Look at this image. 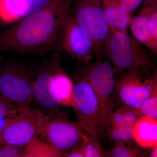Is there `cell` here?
Returning a JSON list of instances; mask_svg holds the SVG:
<instances>
[{
    "instance_id": "obj_1",
    "label": "cell",
    "mask_w": 157,
    "mask_h": 157,
    "mask_svg": "<svg viewBox=\"0 0 157 157\" xmlns=\"http://www.w3.org/2000/svg\"><path fill=\"white\" fill-rule=\"evenodd\" d=\"M73 0H50L0 34V52L43 56L60 46Z\"/></svg>"
},
{
    "instance_id": "obj_2",
    "label": "cell",
    "mask_w": 157,
    "mask_h": 157,
    "mask_svg": "<svg viewBox=\"0 0 157 157\" xmlns=\"http://www.w3.org/2000/svg\"><path fill=\"white\" fill-rule=\"evenodd\" d=\"M105 53L116 70L148 77L157 73L155 67L146 52L128 33L110 31Z\"/></svg>"
},
{
    "instance_id": "obj_3",
    "label": "cell",
    "mask_w": 157,
    "mask_h": 157,
    "mask_svg": "<svg viewBox=\"0 0 157 157\" xmlns=\"http://www.w3.org/2000/svg\"><path fill=\"white\" fill-rule=\"evenodd\" d=\"M104 56L93 63L83 64L77 73L89 83L98 98L101 109L102 136H106L113 112L119 107L115 88V71L112 63Z\"/></svg>"
},
{
    "instance_id": "obj_4",
    "label": "cell",
    "mask_w": 157,
    "mask_h": 157,
    "mask_svg": "<svg viewBox=\"0 0 157 157\" xmlns=\"http://www.w3.org/2000/svg\"><path fill=\"white\" fill-rule=\"evenodd\" d=\"M73 106L77 123L86 133L101 139L102 136L101 107L89 83L77 73L72 79Z\"/></svg>"
},
{
    "instance_id": "obj_5",
    "label": "cell",
    "mask_w": 157,
    "mask_h": 157,
    "mask_svg": "<svg viewBox=\"0 0 157 157\" xmlns=\"http://www.w3.org/2000/svg\"><path fill=\"white\" fill-rule=\"evenodd\" d=\"M71 12L91 38L94 56H105V45L110 29L104 15L102 0H76Z\"/></svg>"
},
{
    "instance_id": "obj_6",
    "label": "cell",
    "mask_w": 157,
    "mask_h": 157,
    "mask_svg": "<svg viewBox=\"0 0 157 157\" xmlns=\"http://www.w3.org/2000/svg\"><path fill=\"white\" fill-rule=\"evenodd\" d=\"M35 73L23 63L9 62L0 71V94L18 106H30L33 101Z\"/></svg>"
},
{
    "instance_id": "obj_7",
    "label": "cell",
    "mask_w": 157,
    "mask_h": 157,
    "mask_svg": "<svg viewBox=\"0 0 157 157\" xmlns=\"http://www.w3.org/2000/svg\"><path fill=\"white\" fill-rule=\"evenodd\" d=\"M45 116L37 108L23 107L8 121L1 136V142L25 147L42 132Z\"/></svg>"
},
{
    "instance_id": "obj_8",
    "label": "cell",
    "mask_w": 157,
    "mask_h": 157,
    "mask_svg": "<svg viewBox=\"0 0 157 157\" xmlns=\"http://www.w3.org/2000/svg\"><path fill=\"white\" fill-rule=\"evenodd\" d=\"M114 71L116 95L119 107L127 106L137 110L157 91V73L148 77L125 71Z\"/></svg>"
},
{
    "instance_id": "obj_9",
    "label": "cell",
    "mask_w": 157,
    "mask_h": 157,
    "mask_svg": "<svg viewBox=\"0 0 157 157\" xmlns=\"http://www.w3.org/2000/svg\"><path fill=\"white\" fill-rule=\"evenodd\" d=\"M45 116L39 138L60 151L66 153L88 136L77 122L70 120L60 111Z\"/></svg>"
},
{
    "instance_id": "obj_10",
    "label": "cell",
    "mask_w": 157,
    "mask_h": 157,
    "mask_svg": "<svg viewBox=\"0 0 157 157\" xmlns=\"http://www.w3.org/2000/svg\"><path fill=\"white\" fill-rule=\"evenodd\" d=\"M60 47L82 64L94 59V44L91 38L70 12L63 29Z\"/></svg>"
},
{
    "instance_id": "obj_11",
    "label": "cell",
    "mask_w": 157,
    "mask_h": 157,
    "mask_svg": "<svg viewBox=\"0 0 157 157\" xmlns=\"http://www.w3.org/2000/svg\"><path fill=\"white\" fill-rule=\"evenodd\" d=\"M53 57L50 61L37 70L36 79L33 84V101L37 109L44 115L61 111L62 106L54 98L51 91L52 77L55 70L60 63V55L56 51Z\"/></svg>"
},
{
    "instance_id": "obj_12",
    "label": "cell",
    "mask_w": 157,
    "mask_h": 157,
    "mask_svg": "<svg viewBox=\"0 0 157 157\" xmlns=\"http://www.w3.org/2000/svg\"><path fill=\"white\" fill-rule=\"evenodd\" d=\"M129 27L135 39L154 53H157V39L151 30L147 7L144 8L139 14L131 17Z\"/></svg>"
},
{
    "instance_id": "obj_13",
    "label": "cell",
    "mask_w": 157,
    "mask_h": 157,
    "mask_svg": "<svg viewBox=\"0 0 157 157\" xmlns=\"http://www.w3.org/2000/svg\"><path fill=\"white\" fill-rule=\"evenodd\" d=\"M51 91L55 100L61 106L73 107V80L65 73L60 63L58 65L52 77Z\"/></svg>"
},
{
    "instance_id": "obj_14",
    "label": "cell",
    "mask_w": 157,
    "mask_h": 157,
    "mask_svg": "<svg viewBox=\"0 0 157 157\" xmlns=\"http://www.w3.org/2000/svg\"><path fill=\"white\" fill-rule=\"evenodd\" d=\"M133 140L139 147L152 149L157 145V120L142 116L133 126Z\"/></svg>"
},
{
    "instance_id": "obj_15",
    "label": "cell",
    "mask_w": 157,
    "mask_h": 157,
    "mask_svg": "<svg viewBox=\"0 0 157 157\" xmlns=\"http://www.w3.org/2000/svg\"><path fill=\"white\" fill-rule=\"evenodd\" d=\"M104 15L110 31L128 33L132 16L124 10L120 0H102Z\"/></svg>"
},
{
    "instance_id": "obj_16",
    "label": "cell",
    "mask_w": 157,
    "mask_h": 157,
    "mask_svg": "<svg viewBox=\"0 0 157 157\" xmlns=\"http://www.w3.org/2000/svg\"><path fill=\"white\" fill-rule=\"evenodd\" d=\"M142 116L137 109L127 106H121L113 112L109 119L108 129L124 126H134L137 120Z\"/></svg>"
},
{
    "instance_id": "obj_17",
    "label": "cell",
    "mask_w": 157,
    "mask_h": 157,
    "mask_svg": "<svg viewBox=\"0 0 157 157\" xmlns=\"http://www.w3.org/2000/svg\"><path fill=\"white\" fill-rule=\"evenodd\" d=\"M65 157V154L39 138L25 147L24 157Z\"/></svg>"
},
{
    "instance_id": "obj_18",
    "label": "cell",
    "mask_w": 157,
    "mask_h": 157,
    "mask_svg": "<svg viewBox=\"0 0 157 157\" xmlns=\"http://www.w3.org/2000/svg\"><path fill=\"white\" fill-rule=\"evenodd\" d=\"M133 126H124L109 128L107 130V136L115 145L132 143Z\"/></svg>"
},
{
    "instance_id": "obj_19",
    "label": "cell",
    "mask_w": 157,
    "mask_h": 157,
    "mask_svg": "<svg viewBox=\"0 0 157 157\" xmlns=\"http://www.w3.org/2000/svg\"><path fill=\"white\" fill-rule=\"evenodd\" d=\"M146 153L132 143L115 145L107 151V157H147Z\"/></svg>"
},
{
    "instance_id": "obj_20",
    "label": "cell",
    "mask_w": 157,
    "mask_h": 157,
    "mask_svg": "<svg viewBox=\"0 0 157 157\" xmlns=\"http://www.w3.org/2000/svg\"><path fill=\"white\" fill-rule=\"evenodd\" d=\"M107 151L104 150L100 138L88 135L85 144V157H105Z\"/></svg>"
},
{
    "instance_id": "obj_21",
    "label": "cell",
    "mask_w": 157,
    "mask_h": 157,
    "mask_svg": "<svg viewBox=\"0 0 157 157\" xmlns=\"http://www.w3.org/2000/svg\"><path fill=\"white\" fill-rule=\"evenodd\" d=\"M137 110L143 116L157 120V91L145 100Z\"/></svg>"
},
{
    "instance_id": "obj_22",
    "label": "cell",
    "mask_w": 157,
    "mask_h": 157,
    "mask_svg": "<svg viewBox=\"0 0 157 157\" xmlns=\"http://www.w3.org/2000/svg\"><path fill=\"white\" fill-rule=\"evenodd\" d=\"M25 147L0 143V157H24Z\"/></svg>"
},
{
    "instance_id": "obj_23",
    "label": "cell",
    "mask_w": 157,
    "mask_h": 157,
    "mask_svg": "<svg viewBox=\"0 0 157 157\" xmlns=\"http://www.w3.org/2000/svg\"><path fill=\"white\" fill-rule=\"evenodd\" d=\"M23 107L13 104L0 94V117H9Z\"/></svg>"
},
{
    "instance_id": "obj_24",
    "label": "cell",
    "mask_w": 157,
    "mask_h": 157,
    "mask_svg": "<svg viewBox=\"0 0 157 157\" xmlns=\"http://www.w3.org/2000/svg\"><path fill=\"white\" fill-rule=\"evenodd\" d=\"M88 136V135L79 140L73 148L67 152L65 157H85V144Z\"/></svg>"
},
{
    "instance_id": "obj_25",
    "label": "cell",
    "mask_w": 157,
    "mask_h": 157,
    "mask_svg": "<svg viewBox=\"0 0 157 157\" xmlns=\"http://www.w3.org/2000/svg\"><path fill=\"white\" fill-rule=\"evenodd\" d=\"M143 0H120L121 5L131 16L138 9Z\"/></svg>"
},
{
    "instance_id": "obj_26",
    "label": "cell",
    "mask_w": 157,
    "mask_h": 157,
    "mask_svg": "<svg viewBox=\"0 0 157 157\" xmlns=\"http://www.w3.org/2000/svg\"><path fill=\"white\" fill-rule=\"evenodd\" d=\"M151 151L149 155V157H157V145L153 147L151 149Z\"/></svg>"
},
{
    "instance_id": "obj_27",
    "label": "cell",
    "mask_w": 157,
    "mask_h": 157,
    "mask_svg": "<svg viewBox=\"0 0 157 157\" xmlns=\"http://www.w3.org/2000/svg\"><path fill=\"white\" fill-rule=\"evenodd\" d=\"M2 67H1V64H0V71L2 70Z\"/></svg>"
}]
</instances>
